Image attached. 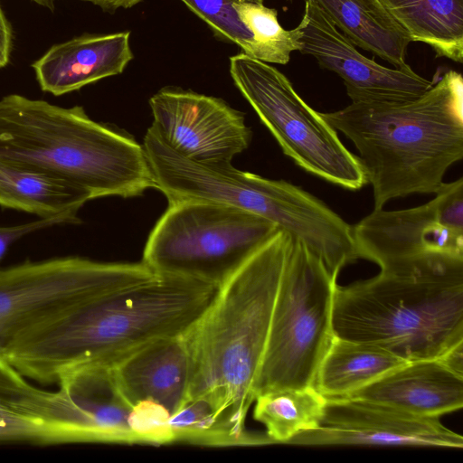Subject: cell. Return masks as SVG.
<instances>
[{
  "label": "cell",
  "instance_id": "cell-3",
  "mask_svg": "<svg viewBox=\"0 0 463 463\" xmlns=\"http://www.w3.org/2000/svg\"><path fill=\"white\" fill-rule=\"evenodd\" d=\"M321 115L356 147L373 210L395 198L435 194L463 158V80L454 71L413 99L352 102Z\"/></svg>",
  "mask_w": 463,
  "mask_h": 463
},
{
  "label": "cell",
  "instance_id": "cell-11",
  "mask_svg": "<svg viewBox=\"0 0 463 463\" xmlns=\"http://www.w3.org/2000/svg\"><path fill=\"white\" fill-rule=\"evenodd\" d=\"M430 202L408 209L373 210L354 225L358 258L380 269L430 256H463V177L442 183Z\"/></svg>",
  "mask_w": 463,
  "mask_h": 463
},
{
  "label": "cell",
  "instance_id": "cell-28",
  "mask_svg": "<svg viewBox=\"0 0 463 463\" xmlns=\"http://www.w3.org/2000/svg\"><path fill=\"white\" fill-rule=\"evenodd\" d=\"M66 223L71 222L66 219L57 218L39 219L37 221L11 226L0 225V263L5 259L12 245L21 238L45 228Z\"/></svg>",
  "mask_w": 463,
  "mask_h": 463
},
{
  "label": "cell",
  "instance_id": "cell-25",
  "mask_svg": "<svg viewBox=\"0 0 463 463\" xmlns=\"http://www.w3.org/2000/svg\"><path fill=\"white\" fill-rule=\"evenodd\" d=\"M181 1L217 34L239 45L248 56L260 59L253 37L235 8V3L239 0Z\"/></svg>",
  "mask_w": 463,
  "mask_h": 463
},
{
  "label": "cell",
  "instance_id": "cell-31",
  "mask_svg": "<svg viewBox=\"0 0 463 463\" xmlns=\"http://www.w3.org/2000/svg\"><path fill=\"white\" fill-rule=\"evenodd\" d=\"M99 6L103 11L114 12L119 8H130L143 0H81Z\"/></svg>",
  "mask_w": 463,
  "mask_h": 463
},
{
  "label": "cell",
  "instance_id": "cell-9",
  "mask_svg": "<svg viewBox=\"0 0 463 463\" xmlns=\"http://www.w3.org/2000/svg\"><path fill=\"white\" fill-rule=\"evenodd\" d=\"M55 384V391L36 386L0 356V396L12 408L64 431L72 443H136L128 422L133 405L113 364L75 366Z\"/></svg>",
  "mask_w": 463,
  "mask_h": 463
},
{
  "label": "cell",
  "instance_id": "cell-1",
  "mask_svg": "<svg viewBox=\"0 0 463 463\" xmlns=\"http://www.w3.org/2000/svg\"><path fill=\"white\" fill-rule=\"evenodd\" d=\"M218 290L201 280L157 275L58 312L21 333L0 356L27 379L55 384L75 366L113 364L153 341L186 334Z\"/></svg>",
  "mask_w": 463,
  "mask_h": 463
},
{
  "label": "cell",
  "instance_id": "cell-10",
  "mask_svg": "<svg viewBox=\"0 0 463 463\" xmlns=\"http://www.w3.org/2000/svg\"><path fill=\"white\" fill-rule=\"evenodd\" d=\"M156 276L139 263L79 256L26 260L0 269V355L21 333L58 312Z\"/></svg>",
  "mask_w": 463,
  "mask_h": 463
},
{
  "label": "cell",
  "instance_id": "cell-20",
  "mask_svg": "<svg viewBox=\"0 0 463 463\" xmlns=\"http://www.w3.org/2000/svg\"><path fill=\"white\" fill-rule=\"evenodd\" d=\"M411 42L463 61V0H377Z\"/></svg>",
  "mask_w": 463,
  "mask_h": 463
},
{
  "label": "cell",
  "instance_id": "cell-7",
  "mask_svg": "<svg viewBox=\"0 0 463 463\" xmlns=\"http://www.w3.org/2000/svg\"><path fill=\"white\" fill-rule=\"evenodd\" d=\"M278 228L260 215L221 203H170L147 238L142 262L156 275L220 288Z\"/></svg>",
  "mask_w": 463,
  "mask_h": 463
},
{
  "label": "cell",
  "instance_id": "cell-15",
  "mask_svg": "<svg viewBox=\"0 0 463 463\" xmlns=\"http://www.w3.org/2000/svg\"><path fill=\"white\" fill-rule=\"evenodd\" d=\"M369 401L419 416L439 417L463 406V376L439 358L407 362L353 392Z\"/></svg>",
  "mask_w": 463,
  "mask_h": 463
},
{
  "label": "cell",
  "instance_id": "cell-14",
  "mask_svg": "<svg viewBox=\"0 0 463 463\" xmlns=\"http://www.w3.org/2000/svg\"><path fill=\"white\" fill-rule=\"evenodd\" d=\"M300 52L336 73L352 102H396L413 99L434 81L417 74L410 66L388 68L366 58L311 0H306L298 24Z\"/></svg>",
  "mask_w": 463,
  "mask_h": 463
},
{
  "label": "cell",
  "instance_id": "cell-30",
  "mask_svg": "<svg viewBox=\"0 0 463 463\" xmlns=\"http://www.w3.org/2000/svg\"><path fill=\"white\" fill-rule=\"evenodd\" d=\"M439 359L452 372L463 376V342L449 349Z\"/></svg>",
  "mask_w": 463,
  "mask_h": 463
},
{
  "label": "cell",
  "instance_id": "cell-26",
  "mask_svg": "<svg viewBox=\"0 0 463 463\" xmlns=\"http://www.w3.org/2000/svg\"><path fill=\"white\" fill-rule=\"evenodd\" d=\"M0 443L57 445L71 443L62 430L12 408L0 396Z\"/></svg>",
  "mask_w": 463,
  "mask_h": 463
},
{
  "label": "cell",
  "instance_id": "cell-2",
  "mask_svg": "<svg viewBox=\"0 0 463 463\" xmlns=\"http://www.w3.org/2000/svg\"><path fill=\"white\" fill-rule=\"evenodd\" d=\"M294 238L279 227L219 288L185 334L192 363L188 399L204 402L245 446L263 443V435L247 431L245 420Z\"/></svg>",
  "mask_w": 463,
  "mask_h": 463
},
{
  "label": "cell",
  "instance_id": "cell-33",
  "mask_svg": "<svg viewBox=\"0 0 463 463\" xmlns=\"http://www.w3.org/2000/svg\"><path fill=\"white\" fill-rule=\"evenodd\" d=\"M239 1L251 2V3H257V4H262V2H263V0H239Z\"/></svg>",
  "mask_w": 463,
  "mask_h": 463
},
{
  "label": "cell",
  "instance_id": "cell-32",
  "mask_svg": "<svg viewBox=\"0 0 463 463\" xmlns=\"http://www.w3.org/2000/svg\"><path fill=\"white\" fill-rule=\"evenodd\" d=\"M41 5H43V6H47V7H50V8H52L53 6V2L55 0H32Z\"/></svg>",
  "mask_w": 463,
  "mask_h": 463
},
{
  "label": "cell",
  "instance_id": "cell-27",
  "mask_svg": "<svg viewBox=\"0 0 463 463\" xmlns=\"http://www.w3.org/2000/svg\"><path fill=\"white\" fill-rule=\"evenodd\" d=\"M172 414L163 405L149 400L135 403L129 414V427L136 443H173Z\"/></svg>",
  "mask_w": 463,
  "mask_h": 463
},
{
  "label": "cell",
  "instance_id": "cell-4",
  "mask_svg": "<svg viewBox=\"0 0 463 463\" xmlns=\"http://www.w3.org/2000/svg\"><path fill=\"white\" fill-rule=\"evenodd\" d=\"M335 285L334 335L406 361L435 359L463 342V256L434 255Z\"/></svg>",
  "mask_w": 463,
  "mask_h": 463
},
{
  "label": "cell",
  "instance_id": "cell-16",
  "mask_svg": "<svg viewBox=\"0 0 463 463\" xmlns=\"http://www.w3.org/2000/svg\"><path fill=\"white\" fill-rule=\"evenodd\" d=\"M113 367L132 405L149 400L173 415L188 400L192 363L185 334L153 341L118 360Z\"/></svg>",
  "mask_w": 463,
  "mask_h": 463
},
{
  "label": "cell",
  "instance_id": "cell-17",
  "mask_svg": "<svg viewBox=\"0 0 463 463\" xmlns=\"http://www.w3.org/2000/svg\"><path fill=\"white\" fill-rule=\"evenodd\" d=\"M130 33L84 34L52 46L32 64L45 92L61 96L121 73L133 59Z\"/></svg>",
  "mask_w": 463,
  "mask_h": 463
},
{
  "label": "cell",
  "instance_id": "cell-22",
  "mask_svg": "<svg viewBox=\"0 0 463 463\" xmlns=\"http://www.w3.org/2000/svg\"><path fill=\"white\" fill-rule=\"evenodd\" d=\"M254 402L253 417L265 426L269 444H287L298 433L321 425L326 398L309 386L265 392Z\"/></svg>",
  "mask_w": 463,
  "mask_h": 463
},
{
  "label": "cell",
  "instance_id": "cell-6",
  "mask_svg": "<svg viewBox=\"0 0 463 463\" xmlns=\"http://www.w3.org/2000/svg\"><path fill=\"white\" fill-rule=\"evenodd\" d=\"M336 278L305 242L294 238L279 283L254 399L265 392L315 386L334 336Z\"/></svg>",
  "mask_w": 463,
  "mask_h": 463
},
{
  "label": "cell",
  "instance_id": "cell-21",
  "mask_svg": "<svg viewBox=\"0 0 463 463\" xmlns=\"http://www.w3.org/2000/svg\"><path fill=\"white\" fill-rule=\"evenodd\" d=\"M405 363L378 346L334 335L319 364L315 387L326 398L345 397Z\"/></svg>",
  "mask_w": 463,
  "mask_h": 463
},
{
  "label": "cell",
  "instance_id": "cell-8",
  "mask_svg": "<svg viewBox=\"0 0 463 463\" xmlns=\"http://www.w3.org/2000/svg\"><path fill=\"white\" fill-rule=\"evenodd\" d=\"M230 73L283 153L298 166L347 190L367 184L358 156L345 147L337 130L301 99L282 72L241 52L230 58Z\"/></svg>",
  "mask_w": 463,
  "mask_h": 463
},
{
  "label": "cell",
  "instance_id": "cell-24",
  "mask_svg": "<svg viewBox=\"0 0 463 463\" xmlns=\"http://www.w3.org/2000/svg\"><path fill=\"white\" fill-rule=\"evenodd\" d=\"M174 442L207 446H243L241 439L222 423L203 401L188 399L171 416Z\"/></svg>",
  "mask_w": 463,
  "mask_h": 463
},
{
  "label": "cell",
  "instance_id": "cell-5",
  "mask_svg": "<svg viewBox=\"0 0 463 463\" xmlns=\"http://www.w3.org/2000/svg\"><path fill=\"white\" fill-rule=\"evenodd\" d=\"M0 159L61 177L91 200L156 188L143 145L128 134L91 119L81 106L19 94L0 99Z\"/></svg>",
  "mask_w": 463,
  "mask_h": 463
},
{
  "label": "cell",
  "instance_id": "cell-12",
  "mask_svg": "<svg viewBox=\"0 0 463 463\" xmlns=\"http://www.w3.org/2000/svg\"><path fill=\"white\" fill-rule=\"evenodd\" d=\"M155 128L183 156L200 163H231L248 148L251 130L243 113L221 99L164 88L149 99Z\"/></svg>",
  "mask_w": 463,
  "mask_h": 463
},
{
  "label": "cell",
  "instance_id": "cell-23",
  "mask_svg": "<svg viewBox=\"0 0 463 463\" xmlns=\"http://www.w3.org/2000/svg\"><path fill=\"white\" fill-rule=\"evenodd\" d=\"M235 8L258 47L260 61L286 64L295 51H300L301 30L284 29L278 21L277 11L263 4L237 1Z\"/></svg>",
  "mask_w": 463,
  "mask_h": 463
},
{
  "label": "cell",
  "instance_id": "cell-19",
  "mask_svg": "<svg viewBox=\"0 0 463 463\" xmlns=\"http://www.w3.org/2000/svg\"><path fill=\"white\" fill-rule=\"evenodd\" d=\"M354 45L405 68L411 42L377 0H311Z\"/></svg>",
  "mask_w": 463,
  "mask_h": 463
},
{
  "label": "cell",
  "instance_id": "cell-29",
  "mask_svg": "<svg viewBox=\"0 0 463 463\" xmlns=\"http://www.w3.org/2000/svg\"><path fill=\"white\" fill-rule=\"evenodd\" d=\"M13 33L0 5V68L6 66L10 61Z\"/></svg>",
  "mask_w": 463,
  "mask_h": 463
},
{
  "label": "cell",
  "instance_id": "cell-13",
  "mask_svg": "<svg viewBox=\"0 0 463 463\" xmlns=\"http://www.w3.org/2000/svg\"><path fill=\"white\" fill-rule=\"evenodd\" d=\"M287 444L461 449L463 438L446 428L439 417L419 416L369 401L335 397L326 398L319 427L298 433Z\"/></svg>",
  "mask_w": 463,
  "mask_h": 463
},
{
  "label": "cell",
  "instance_id": "cell-18",
  "mask_svg": "<svg viewBox=\"0 0 463 463\" xmlns=\"http://www.w3.org/2000/svg\"><path fill=\"white\" fill-rule=\"evenodd\" d=\"M91 200L73 184L24 165L0 159V206L39 219L63 218L80 222V209Z\"/></svg>",
  "mask_w": 463,
  "mask_h": 463
}]
</instances>
